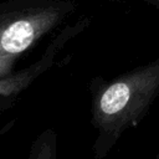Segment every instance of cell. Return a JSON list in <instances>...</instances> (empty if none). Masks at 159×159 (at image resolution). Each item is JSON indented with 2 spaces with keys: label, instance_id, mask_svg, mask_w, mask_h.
Here are the masks:
<instances>
[{
  "label": "cell",
  "instance_id": "cell-6",
  "mask_svg": "<svg viewBox=\"0 0 159 159\" xmlns=\"http://www.w3.org/2000/svg\"><path fill=\"white\" fill-rule=\"evenodd\" d=\"M153 159H159V152H158V153L154 155V158H153Z\"/></svg>",
  "mask_w": 159,
  "mask_h": 159
},
{
  "label": "cell",
  "instance_id": "cell-4",
  "mask_svg": "<svg viewBox=\"0 0 159 159\" xmlns=\"http://www.w3.org/2000/svg\"><path fill=\"white\" fill-rule=\"evenodd\" d=\"M27 159H57V133L53 128L45 129L34 139Z\"/></svg>",
  "mask_w": 159,
  "mask_h": 159
},
{
  "label": "cell",
  "instance_id": "cell-1",
  "mask_svg": "<svg viewBox=\"0 0 159 159\" xmlns=\"http://www.w3.org/2000/svg\"><path fill=\"white\" fill-rule=\"evenodd\" d=\"M91 124L97 132L94 159H107L122 135L135 128L159 96V57L119 76L93 77L88 84Z\"/></svg>",
  "mask_w": 159,
  "mask_h": 159
},
{
  "label": "cell",
  "instance_id": "cell-2",
  "mask_svg": "<svg viewBox=\"0 0 159 159\" xmlns=\"http://www.w3.org/2000/svg\"><path fill=\"white\" fill-rule=\"evenodd\" d=\"M75 0H7L0 5V78L17 60L60 26L76 9Z\"/></svg>",
  "mask_w": 159,
  "mask_h": 159
},
{
  "label": "cell",
  "instance_id": "cell-5",
  "mask_svg": "<svg viewBox=\"0 0 159 159\" xmlns=\"http://www.w3.org/2000/svg\"><path fill=\"white\" fill-rule=\"evenodd\" d=\"M109 1H123V0H109ZM135 1H140V2H144L157 10H159V0H135Z\"/></svg>",
  "mask_w": 159,
  "mask_h": 159
},
{
  "label": "cell",
  "instance_id": "cell-3",
  "mask_svg": "<svg viewBox=\"0 0 159 159\" xmlns=\"http://www.w3.org/2000/svg\"><path fill=\"white\" fill-rule=\"evenodd\" d=\"M89 24L91 19L83 16L76 22L66 25L56 34L55 37H52L36 62L20 71H14L4 78H0V111L5 112L10 109L17 102L20 94L27 89V87L40 75L46 72L55 63L57 55L63 50V47L76 36L82 34Z\"/></svg>",
  "mask_w": 159,
  "mask_h": 159
}]
</instances>
